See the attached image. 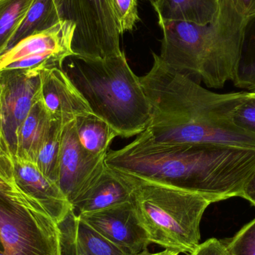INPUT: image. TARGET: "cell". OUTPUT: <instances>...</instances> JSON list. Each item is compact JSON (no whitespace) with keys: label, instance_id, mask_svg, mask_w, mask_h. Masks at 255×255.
Returning a JSON list of instances; mask_svg holds the SVG:
<instances>
[{"label":"cell","instance_id":"1","mask_svg":"<svg viewBox=\"0 0 255 255\" xmlns=\"http://www.w3.org/2000/svg\"><path fill=\"white\" fill-rule=\"evenodd\" d=\"M151 70L139 77L151 120L139 139L157 144H221L255 149V135L233 115L248 92L217 94L166 66L153 53Z\"/></svg>","mask_w":255,"mask_h":255},{"label":"cell","instance_id":"2","mask_svg":"<svg viewBox=\"0 0 255 255\" xmlns=\"http://www.w3.org/2000/svg\"><path fill=\"white\" fill-rule=\"evenodd\" d=\"M106 164L218 202L242 197L255 170V149L221 144L152 143L136 136L124 148L109 151Z\"/></svg>","mask_w":255,"mask_h":255},{"label":"cell","instance_id":"3","mask_svg":"<svg viewBox=\"0 0 255 255\" xmlns=\"http://www.w3.org/2000/svg\"><path fill=\"white\" fill-rule=\"evenodd\" d=\"M64 68L94 115L106 121L118 136L140 134L151 120L149 103L127 57L90 60L70 56Z\"/></svg>","mask_w":255,"mask_h":255},{"label":"cell","instance_id":"4","mask_svg":"<svg viewBox=\"0 0 255 255\" xmlns=\"http://www.w3.org/2000/svg\"><path fill=\"white\" fill-rule=\"evenodd\" d=\"M124 174L133 186L130 202L150 244L193 253L199 245L204 213L215 202L199 193Z\"/></svg>","mask_w":255,"mask_h":255},{"label":"cell","instance_id":"5","mask_svg":"<svg viewBox=\"0 0 255 255\" xmlns=\"http://www.w3.org/2000/svg\"><path fill=\"white\" fill-rule=\"evenodd\" d=\"M163 32L160 59L196 82L208 80L223 64L227 39L217 22L199 25L179 20H159Z\"/></svg>","mask_w":255,"mask_h":255},{"label":"cell","instance_id":"6","mask_svg":"<svg viewBox=\"0 0 255 255\" xmlns=\"http://www.w3.org/2000/svg\"><path fill=\"white\" fill-rule=\"evenodd\" d=\"M0 241L6 255H58L56 223L39 204L0 193Z\"/></svg>","mask_w":255,"mask_h":255},{"label":"cell","instance_id":"7","mask_svg":"<svg viewBox=\"0 0 255 255\" xmlns=\"http://www.w3.org/2000/svg\"><path fill=\"white\" fill-rule=\"evenodd\" d=\"M73 56L105 59L122 53L113 0H73Z\"/></svg>","mask_w":255,"mask_h":255},{"label":"cell","instance_id":"8","mask_svg":"<svg viewBox=\"0 0 255 255\" xmlns=\"http://www.w3.org/2000/svg\"><path fill=\"white\" fill-rule=\"evenodd\" d=\"M75 30L74 22L64 19L49 29L23 39L0 56V72L63 67L65 60L73 56Z\"/></svg>","mask_w":255,"mask_h":255},{"label":"cell","instance_id":"9","mask_svg":"<svg viewBox=\"0 0 255 255\" xmlns=\"http://www.w3.org/2000/svg\"><path fill=\"white\" fill-rule=\"evenodd\" d=\"M42 69L0 72V128L13 157L16 154L19 127L40 97Z\"/></svg>","mask_w":255,"mask_h":255},{"label":"cell","instance_id":"10","mask_svg":"<svg viewBox=\"0 0 255 255\" xmlns=\"http://www.w3.org/2000/svg\"><path fill=\"white\" fill-rule=\"evenodd\" d=\"M75 120L63 126L58 180L70 205L97 181L105 169L106 157L91 155L81 146Z\"/></svg>","mask_w":255,"mask_h":255},{"label":"cell","instance_id":"11","mask_svg":"<svg viewBox=\"0 0 255 255\" xmlns=\"http://www.w3.org/2000/svg\"><path fill=\"white\" fill-rule=\"evenodd\" d=\"M79 219L128 255L140 254L150 244L130 202L82 214Z\"/></svg>","mask_w":255,"mask_h":255},{"label":"cell","instance_id":"12","mask_svg":"<svg viewBox=\"0 0 255 255\" xmlns=\"http://www.w3.org/2000/svg\"><path fill=\"white\" fill-rule=\"evenodd\" d=\"M40 76V99L51 120L61 121L64 125L78 117L93 113L63 67L43 68Z\"/></svg>","mask_w":255,"mask_h":255},{"label":"cell","instance_id":"13","mask_svg":"<svg viewBox=\"0 0 255 255\" xmlns=\"http://www.w3.org/2000/svg\"><path fill=\"white\" fill-rule=\"evenodd\" d=\"M13 178L18 187L38 203L55 223L71 209L58 184L45 177L34 163L13 160Z\"/></svg>","mask_w":255,"mask_h":255},{"label":"cell","instance_id":"14","mask_svg":"<svg viewBox=\"0 0 255 255\" xmlns=\"http://www.w3.org/2000/svg\"><path fill=\"white\" fill-rule=\"evenodd\" d=\"M133 186L125 174L105 166L97 181L71 205L76 217L131 200Z\"/></svg>","mask_w":255,"mask_h":255},{"label":"cell","instance_id":"15","mask_svg":"<svg viewBox=\"0 0 255 255\" xmlns=\"http://www.w3.org/2000/svg\"><path fill=\"white\" fill-rule=\"evenodd\" d=\"M51 124L52 120L43 106L40 95L18 130L13 160L30 162L34 164Z\"/></svg>","mask_w":255,"mask_h":255},{"label":"cell","instance_id":"16","mask_svg":"<svg viewBox=\"0 0 255 255\" xmlns=\"http://www.w3.org/2000/svg\"><path fill=\"white\" fill-rule=\"evenodd\" d=\"M220 0H160L154 7L159 20L208 25L218 13Z\"/></svg>","mask_w":255,"mask_h":255},{"label":"cell","instance_id":"17","mask_svg":"<svg viewBox=\"0 0 255 255\" xmlns=\"http://www.w3.org/2000/svg\"><path fill=\"white\" fill-rule=\"evenodd\" d=\"M75 125L81 146L91 155L106 157L112 141L118 136L111 126L94 113L78 117Z\"/></svg>","mask_w":255,"mask_h":255},{"label":"cell","instance_id":"18","mask_svg":"<svg viewBox=\"0 0 255 255\" xmlns=\"http://www.w3.org/2000/svg\"><path fill=\"white\" fill-rule=\"evenodd\" d=\"M62 20L55 0H34L5 52L23 39L49 29Z\"/></svg>","mask_w":255,"mask_h":255},{"label":"cell","instance_id":"19","mask_svg":"<svg viewBox=\"0 0 255 255\" xmlns=\"http://www.w3.org/2000/svg\"><path fill=\"white\" fill-rule=\"evenodd\" d=\"M234 85L255 92V15L246 21Z\"/></svg>","mask_w":255,"mask_h":255},{"label":"cell","instance_id":"20","mask_svg":"<svg viewBox=\"0 0 255 255\" xmlns=\"http://www.w3.org/2000/svg\"><path fill=\"white\" fill-rule=\"evenodd\" d=\"M63 126L61 121L52 120L49 131L40 145L34 163L45 177L57 184Z\"/></svg>","mask_w":255,"mask_h":255},{"label":"cell","instance_id":"21","mask_svg":"<svg viewBox=\"0 0 255 255\" xmlns=\"http://www.w3.org/2000/svg\"><path fill=\"white\" fill-rule=\"evenodd\" d=\"M34 0H0V56L22 23Z\"/></svg>","mask_w":255,"mask_h":255},{"label":"cell","instance_id":"22","mask_svg":"<svg viewBox=\"0 0 255 255\" xmlns=\"http://www.w3.org/2000/svg\"><path fill=\"white\" fill-rule=\"evenodd\" d=\"M77 245L79 255H128L89 225L80 220L78 226Z\"/></svg>","mask_w":255,"mask_h":255},{"label":"cell","instance_id":"23","mask_svg":"<svg viewBox=\"0 0 255 255\" xmlns=\"http://www.w3.org/2000/svg\"><path fill=\"white\" fill-rule=\"evenodd\" d=\"M79 220L72 209L56 223L58 232V255H79L77 245Z\"/></svg>","mask_w":255,"mask_h":255},{"label":"cell","instance_id":"24","mask_svg":"<svg viewBox=\"0 0 255 255\" xmlns=\"http://www.w3.org/2000/svg\"><path fill=\"white\" fill-rule=\"evenodd\" d=\"M229 255H255V219L226 244Z\"/></svg>","mask_w":255,"mask_h":255},{"label":"cell","instance_id":"25","mask_svg":"<svg viewBox=\"0 0 255 255\" xmlns=\"http://www.w3.org/2000/svg\"><path fill=\"white\" fill-rule=\"evenodd\" d=\"M113 6L121 34L133 30L139 20L137 0H113Z\"/></svg>","mask_w":255,"mask_h":255},{"label":"cell","instance_id":"26","mask_svg":"<svg viewBox=\"0 0 255 255\" xmlns=\"http://www.w3.org/2000/svg\"><path fill=\"white\" fill-rule=\"evenodd\" d=\"M235 124L241 128L255 135V92L247 93L233 115Z\"/></svg>","mask_w":255,"mask_h":255},{"label":"cell","instance_id":"27","mask_svg":"<svg viewBox=\"0 0 255 255\" xmlns=\"http://www.w3.org/2000/svg\"><path fill=\"white\" fill-rule=\"evenodd\" d=\"M0 172L15 183L13 178V157L0 128Z\"/></svg>","mask_w":255,"mask_h":255},{"label":"cell","instance_id":"28","mask_svg":"<svg viewBox=\"0 0 255 255\" xmlns=\"http://www.w3.org/2000/svg\"><path fill=\"white\" fill-rule=\"evenodd\" d=\"M190 255H229L226 244L216 238L199 244Z\"/></svg>","mask_w":255,"mask_h":255},{"label":"cell","instance_id":"29","mask_svg":"<svg viewBox=\"0 0 255 255\" xmlns=\"http://www.w3.org/2000/svg\"><path fill=\"white\" fill-rule=\"evenodd\" d=\"M0 193L7 195L10 197L16 198V199H23V200H32L18 187L16 183L10 181L7 177L4 176L1 172H0Z\"/></svg>","mask_w":255,"mask_h":255},{"label":"cell","instance_id":"30","mask_svg":"<svg viewBox=\"0 0 255 255\" xmlns=\"http://www.w3.org/2000/svg\"><path fill=\"white\" fill-rule=\"evenodd\" d=\"M238 12L246 19L255 15V0H230Z\"/></svg>","mask_w":255,"mask_h":255},{"label":"cell","instance_id":"31","mask_svg":"<svg viewBox=\"0 0 255 255\" xmlns=\"http://www.w3.org/2000/svg\"><path fill=\"white\" fill-rule=\"evenodd\" d=\"M63 19L73 22V0H55Z\"/></svg>","mask_w":255,"mask_h":255},{"label":"cell","instance_id":"32","mask_svg":"<svg viewBox=\"0 0 255 255\" xmlns=\"http://www.w3.org/2000/svg\"><path fill=\"white\" fill-rule=\"evenodd\" d=\"M242 198L251 202L255 207V170L244 188Z\"/></svg>","mask_w":255,"mask_h":255},{"label":"cell","instance_id":"33","mask_svg":"<svg viewBox=\"0 0 255 255\" xmlns=\"http://www.w3.org/2000/svg\"><path fill=\"white\" fill-rule=\"evenodd\" d=\"M180 253L178 252L175 251V250H168L166 249L164 251L160 252L158 253H154V254H149L147 253L146 251L143 252V253H140L136 255H179Z\"/></svg>","mask_w":255,"mask_h":255},{"label":"cell","instance_id":"34","mask_svg":"<svg viewBox=\"0 0 255 255\" xmlns=\"http://www.w3.org/2000/svg\"><path fill=\"white\" fill-rule=\"evenodd\" d=\"M146 1H149L150 4H151L153 7H155L156 4L158 3V1H160V0H146Z\"/></svg>","mask_w":255,"mask_h":255},{"label":"cell","instance_id":"35","mask_svg":"<svg viewBox=\"0 0 255 255\" xmlns=\"http://www.w3.org/2000/svg\"><path fill=\"white\" fill-rule=\"evenodd\" d=\"M0 251L4 252V247H3L2 244H1V241H0Z\"/></svg>","mask_w":255,"mask_h":255},{"label":"cell","instance_id":"36","mask_svg":"<svg viewBox=\"0 0 255 255\" xmlns=\"http://www.w3.org/2000/svg\"><path fill=\"white\" fill-rule=\"evenodd\" d=\"M1 83H0V100H1Z\"/></svg>","mask_w":255,"mask_h":255},{"label":"cell","instance_id":"37","mask_svg":"<svg viewBox=\"0 0 255 255\" xmlns=\"http://www.w3.org/2000/svg\"><path fill=\"white\" fill-rule=\"evenodd\" d=\"M0 255H5V253H4V252L0 251Z\"/></svg>","mask_w":255,"mask_h":255}]
</instances>
